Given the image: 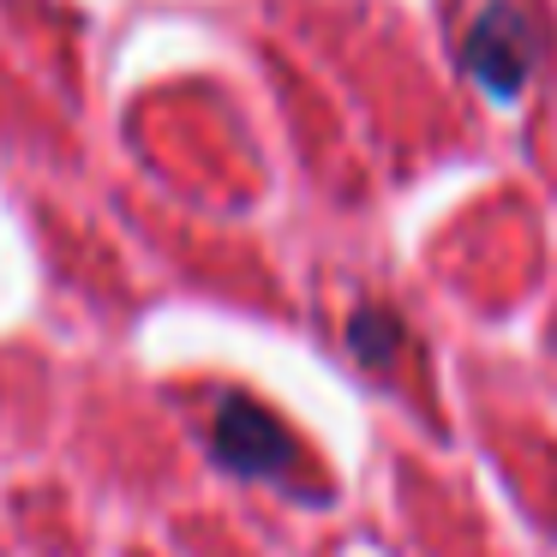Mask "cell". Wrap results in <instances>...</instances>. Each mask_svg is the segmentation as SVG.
Returning a JSON list of instances; mask_svg holds the SVG:
<instances>
[{
  "instance_id": "cell-3",
  "label": "cell",
  "mask_w": 557,
  "mask_h": 557,
  "mask_svg": "<svg viewBox=\"0 0 557 557\" xmlns=\"http://www.w3.org/2000/svg\"><path fill=\"white\" fill-rule=\"evenodd\" d=\"M348 342H354V354H360V360L384 366L389 354L401 348L396 312H384V306H366V312H354V318H348Z\"/></svg>"
},
{
  "instance_id": "cell-1",
  "label": "cell",
  "mask_w": 557,
  "mask_h": 557,
  "mask_svg": "<svg viewBox=\"0 0 557 557\" xmlns=\"http://www.w3.org/2000/svg\"><path fill=\"white\" fill-rule=\"evenodd\" d=\"M528 61H533V37H528V18L509 7V0H492L468 30V66L497 102H509L528 78Z\"/></svg>"
},
{
  "instance_id": "cell-2",
  "label": "cell",
  "mask_w": 557,
  "mask_h": 557,
  "mask_svg": "<svg viewBox=\"0 0 557 557\" xmlns=\"http://www.w3.org/2000/svg\"><path fill=\"white\" fill-rule=\"evenodd\" d=\"M210 444H216L222 468L246 473V480H270V473L288 468V432L270 420L258 401L228 396L216 408V425H210Z\"/></svg>"
}]
</instances>
